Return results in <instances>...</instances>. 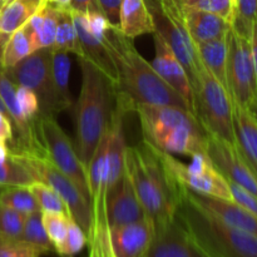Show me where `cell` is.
Wrapping results in <instances>:
<instances>
[{
	"instance_id": "7bdbcfd3",
	"label": "cell",
	"mask_w": 257,
	"mask_h": 257,
	"mask_svg": "<svg viewBox=\"0 0 257 257\" xmlns=\"http://www.w3.org/2000/svg\"><path fill=\"white\" fill-rule=\"evenodd\" d=\"M0 141L10 143V146L14 142V130H13V124L9 118L5 117L3 113H0Z\"/></svg>"
},
{
	"instance_id": "8d00e7d4",
	"label": "cell",
	"mask_w": 257,
	"mask_h": 257,
	"mask_svg": "<svg viewBox=\"0 0 257 257\" xmlns=\"http://www.w3.org/2000/svg\"><path fill=\"white\" fill-rule=\"evenodd\" d=\"M233 4H235L233 0H188L187 3H185V5L187 7L212 13V14L228 20L230 23L233 15Z\"/></svg>"
},
{
	"instance_id": "74e56055",
	"label": "cell",
	"mask_w": 257,
	"mask_h": 257,
	"mask_svg": "<svg viewBox=\"0 0 257 257\" xmlns=\"http://www.w3.org/2000/svg\"><path fill=\"white\" fill-rule=\"evenodd\" d=\"M17 100L23 115L29 122H33L40 114L39 99L34 90L17 85Z\"/></svg>"
},
{
	"instance_id": "8992f818",
	"label": "cell",
	"mask_w": 257,
	"mask_h": 257,
	"mask_svg": "<svg viewBox=\"0 0 257 257\" xmlns=\"http://www.w3.org/2000/svg\"><path fill=\"white\" fill-rule=\"evenodd\" d=\"M152 15L155 32L166 40L177 59L182 63L191 85L197 87L198 78L205 67L198 58L197 49L185 23L183 3L181 0H145Z\"/></svg>"
},
{
	"instance_id": "d6986e66",
	"label": "cell",
	"mask_w": 257,
	"mask_h": 257,
	"mask_svg": "<svg viewBox=\"0 0 257 257\" xmlns=\"http://www.w3.org/2000/svg\"><path fill=\"white\" fill-rule=\"evenodd\" d=\"M153 233V222L150 217L110 228L113 250L117 257H146Z\"/></svg>"
},
{
	"instance_id": "ba28073f",
	"label": "cell",
	"mask_w": 257,
	"mask_h": 257,
	"mask_svg": "<svg viewBox=\"0 0 257 257\" xmlns=\"http://www.w3.org/2000/svg\"><path fill=\"white\" fill-rule=\"evenodd\" d=\"M12 156L32 172L35 180L48 185L59 195L67 207L68 215L80 226L85 235H88L93 220L92 203L75 187L74 183L47 157L15 153H12Z\"/></svg>"
},
{
	"instance_id": "44dd1931",
	"label": "cell",
	"mask_w": 257,
	"mask_h": 257,
	"mask_svg": "<svg viewBox=\"0 0 257 257\" xmlns=\"http://www.w3.org/2000/svg\"><path fill=\"white\" fill-rule=\"evenodd\" d=\"M185 23L195 44L220 39L227 35L231 23L218 15L203 10L193 9L183 4Z\"/></svg>"
},
{
	"instance_id": "6da1fadb",
	"label": "cell",
	"mask_w": 257,
	"mask_h": 257,
	"mask_svg": "<svg viewBox=\"0 0 257 257\" xmlns=\"http://www.w3.org/2000/svg\"><path fill=\"white\" fill-rule=\"evenodd\" d=\"M118 73L115 103L127 113L140 104L173 105L191 112L187 102L171 88L140 54L131 38L109 25L102 37Z\"/></svg>"
},
{
	"instance_id": "277c9868",
	"label": "cell",
	"mask_w": 257,
	"mask_h": 257,
	"mask_svg": "<svg viewBox=\"0 0 257 257\" xmlns=\"http://www.w3.org/2000/svg\"><path fill=\"white\" fill-rule=\"evenodd\" d=\"M82 70V88L75 107V151L88 168L92 156L109 123L113 85L92 63L78 58Z\"/></svg>"
},
{
	"instance_id": "9a60e30c",
	"label": "cell",
	"mask_w": 257,
	"mask_h": 257,
	"mask_svg": "<svg viewBox=\"0 0 257 257\" xmlns=\"http://www.w3.org/2000/svg\"><path fill=\"white\" fill-rule=\"evenodd\" d=\"M155 34V59L151 63L161 78L187 102L191 113L196 115L195 92L182 63L158 33ZM197 118V117H196Z\"/></svg>"
},
{
	"instance_id": "3957f363",
	"label": "cell",
	"mask_w": 257,
	"mask_h": 257,
	"mask_svg": "<svg viewBox=\"0 0 257 257\" xmlns=\"http://www.w3.org/2000/svg\"><path fill=\"white\" fill-rule=\"evenodd\" d=\"M140 117L143 140L170 155H206L207 132L188 110L173 105L140 104L133 108Z\"/></svg>"
},
{
	"instance_id": "484cf974",
	"label": "cell",
	"mask_w": 257,
	"mask_h": 257,
	"mask_svg": "<svg viewBox=\"0 0 257 257\" xmlns=\"http://www.w3.org/2000/svg\"><path fill=\"white\" fill-rule=\"evenodd\" d=\"M93 220L87 235L89 257H117L110 240V227L107 218V207L93 208Z\"/></svg>"
},
{
	"instance_id": "ee69618b",
	"label": "cell",
	"mask_w": 257,
	"mask_h": 257,
	"mask_svg": "<svg viewBox=\"0 0 257 257\" xmlns=\"http://www.w3.org/2000/svg\"><path fill=\"white\" fill-rule=\"evenodd\" d=\"M70 10H77V12L82 13L100 12L97 0H72V3H70Z\"/></svg>"
},
{
	"instance_id": "9c48e42d",
	"label": "cell",
	"mask_w": 257,
	"mask_h": 257,
	"mask_svg": "<svg viewBox=\"0 0 257 257\" xmlns=\"http://www.w3.org/2000/svg\"><path fill=\"white\" fill-rule=\"evenodd\" d=\"M227 40V84L233 102L257 117V75L251 55L250 40L231 28Z\"/></svg>"
},
{
	"instance_id": "4dcf8cb0",
	"label": "cell",
	"mask_w": 257,
	"mask_h": 257,
	"mask_svg": "<svg viewBox=\"0 0 257 257\" xmlns=\"http://www.w3.org/2000/svg\"><path fill=\"white\" fill-rule=\"evenodd\" d=\"M0 202L24 216L40 211L33 193L30 192L29 188L24 186L5 187L0 193Z\"/></svg>"
},
{
	"instance_id": "603a6c76",
	"label": "cell",
	"mask_w": 257,
	"mask_h": 257,
	"mask_svg": "<svg viewBox=\"0 0 257 257\" xmlns=\"http://www.w3.org/2000/svg\"><path fill=\"white\" fill-rule=\"evenodd\" d=\"M119 30L131 39L155 33L152 15L145 0H122Z\"/></svg>"
},
{
	"instance_id": "d4e9b609",
	"label": "cell",
	"mask_w": 257,
	"mask_h": 257,
	"mask_svg": "<svg viewBox=\"0 0 257 257\" xmlns=\"http://www.w3.org/2000/svg\"><path fill=\"white\" fill-rule=\"evenodd\" d=\"M45 0H12L0 12V34L9 37L45 7Z\"/></svg>"
},
{
	"instance_id": "836d02e7",
	"label": "cell",
	"mask_w": 257,
	"mask_h": 257,
	"mask_svg": "<svg viewBox=\"0 0 257 257\" xmlns=\"http://www.w3.org/2000/svg\"><path fill=\"white\" fill-rule=\"evenodd\" d=\"M34 176L24 165L15 160L12 155L4 162H0V186H24L29 187L35 182Z\"/></svg>"
},
{
	"instance_id": "f1b7e54d",
	"label": "cell",
	"mask_w": 257,
	"mask_h": 257,
	"mask_svg": "<svg viewBox=\"0 0 257 257\" xmlns=\"http://www.w3.org/2000/svg\"><path fill=\"white\" fill-rule=\"evenodd\" d=\"M58 22H59V10L47 4L39 13H37L34 17L28 20V23L37 32L40 48L53 49L55 34H57Z\"/></svg>"
},
{
	"instance_id": "83f0119b",
	"label": "cell",
	"mask_w": 257,
	"mask_h": 257,
	"mask_svg": "<svg viewBox=\"0 0 257 257\" xmlns=\"http://www.w3.org/2000/svg\"><path fill=\"white\" fill-rule=\"evenodd\" d=\"M53 49L65 53H73L77 58H83V49L73 23L70 9L59 10V22L55 34Z\"/></svg>"
},
{
	"instance_id": "f6af8a7d",
	"label": "cell",
	"mask_w": 257,
	"mask_h": 257,
	"mask_svg": "<svg viewBox=\"0 0 257 257\" xmlns=\"http://www.w3.org/2000/svg\"><path fill=\"white\" fill-rule=\"evenodd\" d=\"M250 48H251V55H252L253 65H255L256 75H257V23H255L252 27V32H251L250 37Z\"/></svg>"
},
{
	"instance_id": "7c38bea8",
	"label": "cell",
	"mask_w": 257,
	"mask_h": 257,
	"mask_svg": "<svg viewBox=\"0 0 257 257\" xmlns=\"http://www.w3.org/2000/svg\"><path fill=\"white\" fill-rule=\"evenodd\" d=\"M156 152L168 172L181 186L205 195L232 200L227 180L213 167L207 155L198 153L192 156V162L186 165L172 155L163 152L158 148H156Z\"/></svg>"
},
{
	"instance_id": "e575fe53",
	"label": "cell",
	"mask_w": 257,
	"mask_h": 257,
	"mask_svg": "<svg viewBox=\"0 0 257 257\" xmlns=\"http://www.w3.org/2000/svg\"><path fill=\"white\" fill-rule=\"evenodd\" d=\"M28 188H29L30 192L34 196L35 201H37L38 206H39L42 212L68 215V211L64 202H63L59 195L52 187H49L45 183L39 182V181H35Z\"/></svg>"
},
{
	"instance_id": "b9f144b4",
	"label": "cell",
	"mask_w": 257,
	"mask_h": 257,
	"mask_svg": "<svg viewBox=\"0 0 257 257\" xmlns=\"http://www.w3.org/2000/svg\"><path fill=\"white\" fill-rule=\"evenodd\" d=\"M102 14L112 27L119 28V13L122 0H97Z\"/></svg>"
},
{
	"instance_id": "d590c367",
	"label": "cell",
	"mask_w": 257,
	"mask_h": 257,
	"mask_svg": "<svg viewBox=\"0 0 257 257\" xmlns=\"http://www.w3.org/2000/svg\"><path fill=\"white\" fill-rule=\"evenodd\" d=\"M25 216L0 202V237L22 240Z\"/></svg>"
},
{
	"instance_id": "4316f807",
	"label": "cell",
	"mask_w": 257,
	"mask_h": 257,
	"mask_svg": "<svg viewBox=\"0 0 257 257\" xmlns=\"http://www.w3.org/2000/svg\"><path fill=\"white\" fill-rule=\"evenodd\" d=\"M70 60L68 53L60 50H52V77L55 97L60 109L67 110L73 107V98L69 88Z\"/></svg>"
},
{
	"instance_id": "ac0fdd59",
	"label": "cell",
	"mask_w": 257,
	"mask_h": 257,
	"mask_svg": "<svg viewBox=\"0 0 257 257\" xmlns=\"http://www.w3.org/2000/svg\"><path fill=\"white\" fill-rule=\"evenodd\" d=\"M70 13L82 45L83 59L92 63L99 72H102L114 88L118 83V73L107 47L103 40L97 39L90 32L87 13L77 12V10H70Z\"/></svg>"
},
{
	"instance_id": "bcb514c9",
	"label": "cell",
	"mask_w": 257,
	"mask_h": 257,
	"mask_svg": "<svg viewBox=\"0 0 257 257\" xmlns=\"http://www.w3.org/2000/svg\"><path fill=\"white\" fill-rule=\"evenodd\" d=\"M47 5L55 8L58 10H68L70 9V3L72 0H45Z\"/></svg>"
},
{
	"instance_id": "ffe728a7",
	"label": "cell",
	"mask_w": 257,
	"mask_h": 257,
	"mask_svg": "<svg viewBox=\"0 0 257 257\" xmlns=\"http://www.w3.org/2000/svg\"><path fill=\"white\" fill-rule=\"evenodd\" d=\"M235 145L248 167L257 176V117L232 100Z\"/></svg>"
},
{
	"instance_id": "f35d334b",
	"label": "cell",
	"mask_w": 257,
	"mask_h": 257,
	"mask_svg": "<svg viewBox=\"0 0 257 257\" xmlns=\"http://www.w3.org/2000/svg\"><path fill=\"white\" fill-rule=\"evenodd\" d=\"M85 243H87L85 232L70 216H68V233L63 257H73L77 255L83 250Z\"/></svg>"
},
{
	"instance_id": "5b68a950",
	"label": "cell",
	"mask_w": 257,
	"mask_h": 257,
	"mask_svg": "<svg viewBox=\"0 0 257 257\" xmlns=\"http://www.w3.org/2000/svg\"><path fill=\"white\" fill-rule=\"evenodd\" d=\"M176 217L207 257H257V236L226 225L181 193Z\"/></svg>"
},
{
	"instance_id": "5bb4252c",
	"label": "cell",
	"mask_w": 257,
	"mask_h": 257,
	"mask_svg": "<svg viewBox=\"0 0 257 257\" xmlns=\"http://www.w3.org/2000/svg\"><path fill=\"white\" fill-rule=\"evenodd\" d=\"M180 193L188 201H191L193 205L202 208L210 215L215 216L226 225L257 236V217L248 212L247 210L241 207L240 205H237L235 201L196 192L185 186H181Z\"/></svg>"
},
{
	"instance_id": "4fadbf2b",
	"label": "cell",
	"mask_w": 257,
	"mask_h": 257,
	"mask_svg": "<svg viewBox=\"0 0 257 257\" xmlns=\"http://www.w3.org/2000/svg\"><path fill=\"white\" fill-rule=\"evenodd\" d=\"M206 155L226 180L257 196V176L241 157L236 145L207 135Z\"/></svg>"
},
{
	"instance_id": "f5cc1de1",
	"label": "cell",
	"mask_w": 257,
	"mask_h": 257,
	"mask_svg": "<svg viewBox=\"0 0 257 257\" xmlns=\"http://www.w3.org/2000/svg\"><path fill=\"white\" fill-rule=\"evenodd\" d=\"M181 2H182V3H183V4H185V3H187V2H188V0H181Z\"/></svg>"
},
{
	"instance_id": "d6a6232c",
	"label": "cell",
	"mask_w": 257,
	"mask_h": 257,
	"mask_svg": "<svg viewBox=\"0 0 257 257\" xmlns=\"http://www.w3.org/2000/svg\"><path fill=\"white\" fill-rule=\"evenodd\" d=\"M68 216L62 213L42 212L43 225L50 242L54 246V251L60 256H64L65 241L68 233Z\"/></svg>"
},
{
	"instance_id": "816d5d0a",
	"label": "cell",
	"mask_w": 257,
	"mask_h": 257,
	"mask_svg": "<svg viewBox=\"0 0 257 257\" xmlns=\"http://www.w3.org/2000/svg\"><path fill=\"white\" fill-rule=\"evenodd\" d=\"M10 2H12V0H4V5L8 4V3H10Z\"/></svg>"
},
{
	"instance_id": "f907efd6",
	"label": "cell",
	"mask_w": 257,
	"mask_h": 257,
	"mask_svg": "<svg viewBox=\"0 0 257 257\" xmlns=\"http://www.w3.org/2000/svg\"><path fill=\"white\" fill-rule=\"evenodd\" d=\"M4 186H0V193H2L3 192V190H4Z\"/></svg>"
},
{
	"instance_id": "52a82bcc",
	"label": "cell",
	"mask_w": 257,
	"mask_h": 257,
	"mask_svg": "<svg viewBox=\"0 0 257 257\" xmlns=\"http://www.w3.org/2000/svg\"><path fill=\"white\" fill-rule=\"evenodd\" d=\"M196 117L207 135L235 145L232 99L225 87L203 68L195 88Z\"/></svg>"
},
{
	"instance_id": "e0dca14e",
	"label": "cell",
	"mask_w": 257,
	"mask_h": 257,
	"mask_svg": "<svg viewBox=\"0 0 257 257\" xmlns=\"http://www.w3.org/2000/svg\"><path fill=\"white\" fill-rule=\"evenodd\" d=\"M146 257H207L196 246L182 223L175 220L156 230Z\"/></svg>"
},
{
	"instance_id": "2e32d148",
	"label": "cell",
	"mask_w": 257,
	"mask_h": 257,
	"mask_svg": "<svg viewBox=\"0 0 257 257\" xmlns=\"http://www.w3.org/2000/svg\"><path fill=\"white\" fill-rule=\"evenodd\" d=\"M148 217L141 205L131 178L125 171L117 183L107 191V218L109 227L128 225Z\"/></svg>"
},
{
	"instance_id": "7402d4cb",
	"label": "cell",
	"mask_w": 257,
	"mask_h": 257,
	"mask_svg": "<svg viewBox=\"0 0 257 257\" xmlns=\"http://www.w3.org/2000/svg\"><path fill=\"white\" fill-rule=\"evenodd\" d=\"M38 49H42L39 38H38L34 28L27 22L23 27L13 32L8 38L7 43L3 48L2 59H0L2 68L10 69V68L15 67L18 63L29 57L32 53Z\"/></svg>"
},
{
	"instance_id": "1f68e13d",
	"label": "cell",
	"mask_w": 257,
	"mask_h": 257,
	"mask_svg": "<svg viewBox=\"0 0 257 257\" xmlns=\"http://www.w3.org/2000/svg\"><path fill=\"white\" fill-rule=\"evenodd\" d=\"M255 23H257V0H235L231 28L246 39H250Z\"/></svg>"
},
{
	"instance_id": "7a4b0ae2",
	"label": "cell",
	"mask_w": 257,
	"mask_h": 257,
	"mask_svg": "<svg viewBox=\"0 0 257 257\" xmlns=\"http://www.w3.org/2000/svg\"><path fill=\"white\" fill-rule=\"evenodd\" d=\"M124 166L153 230L172 222L180 203L181 185L165 167L156 148L145 140L133 147L127 146Z\"/></svg>"
},
{
	"instance_id": "681fc988",
	"label": "cell",
	"mask_w": 257,
	"mask_h": 257,
	"mask_svg": "<svg viewBox=\"0 0 257 257\" xmlns=\"http://www.w3.org/2000/svg\"><path fill=\"white\" fill-rule=\"evenodd\" d=\"M3 7H4V4H3V3H2V2H0V12H2Z\"/></svg>"
},
{
	"instance_id": "c3c4849f",
	"label": "cell",
	"mask_w": 257,
	"mask_h": 257,
	"mask_svg": "<svg viewBox=\"0 0 257 257\" xmlns=\"http://www.w3.org/2000/svg\"><path fill=\"white\" fill-rule=\"evenodd\" d=\"M8 35H4V34H0V59H2V53H3V48H4L5 43H7L8 40ZM0 67H2V64H0Z\"/></svg>"
},
{
	"instance_id": "8fae6325",
	"label": "cell",
	"mask_w": 257,
	"mask_h": 257,
	"mask_svg": "<svg viewBox=\"0 0 257 257\" xmlns=\"http://www.w3.org/2000/svg\"><path fill=\"white\" fill-rule=\"evenodd\" d=\"M52 50L49 48L38 49L15 67L4 69L15 85L34 90L43 115H55L62 112L53 85Z\"/></svg>"
},
{
	"instance_id": "7dc6e473",
	"label": "cell",
	"mask_w": 257,
	"mask_h": 257,
	"mask_svg": "<svg viewBox=\"0 0 257 257\" xmlns=\"http://www.w3.org/2000/svg\"><path fill=\"white\" fill-rule=\"evenodd\" d=\"M12 155V151H10V147L8 146L7 142L4 141H0V162H4Z\"/></svg>"
},
{
	"instance_id": "30bf717a",
	"label": "cell",
	"mask_w": 257,
	"mask_h": 257,
	"mask_svg": "<svg viewBox=\"0 0 257 257\" xmlns=\"http://www.w3.org/2000/svg\"><path fill=\"white\" fill-rule=\"evenodd\" d=\"M37 127L48 160L90 201L87 168L80 162L72 141L55 120L54 115L39 114L37 117Z\"/></svg>"
},
{
	"instance_id": "11a10c76",
	"label": "cell",
	"mask_w": 257,
	"mask_h": 257,
	"mask_svg": "<svg viewBox=\"0 0 257 257\" xmlns=\"http://www.w3.org/2000/svg\"><path fill=\"white\" fill-rule=\"evenodd\" d=\"M233 3H235V0H233Z\"/></svg>"
},
{
	"instance_id": "cb8c5ba5",
	"label": "cell",
	"mask_w": 257,
	"mask_h": 257,
	"mask_svg": "<svg viewBox=\"0 0 257 257\" xmlns=\"http://www.w3.org/2000/svg\"><path fill=\"white\" fill-rule=\"evenodd\" d=\"M203 67L227 89V40L226 37L196 44Z\"/></svg>"
},
{
	"instance_id": "db71d44e",
	"label": "cell",
	"mask_w": 257,
	"mask_h": 257,
	"mask_svg": "<svg viewBox=\"0 0 257 257\" xmlns=\"http://www.w3.org/2000/svg\"><path fill=\"white\" fill-rule=\"evenodd\" d=\"M0 2H2V3H3V4H4V0H0Z\"/></svg>"
},
{
	"instance_id": "60d3db41",
	"label": "cell",
	"mask_w": 257,
	"mask_h": 257,
	"mask_svg": "<svg viewBox=\"0 0 257 257\" xmlns=\"http://www.w3.org/2000/svg\"><path fill=\"white\" fill-rule=\"evenodd\" d=\"M227 182L231 191V196H232V201H235L237 205H240L241 207H243L257 217V196L251 193L250 191L245 190L241 186L231 182V181H227Z\"/></svg>"
},
{
	"instance_id": "ab89813d",
	"label": "cell",
	"mask_w": 257,
	"mask_h": 257,
	"mask_svg": "<svg viewBox=\"0 0 257 257\" xmlns=\"http://www.w3.org/2000/svg\"><path fill=\"white\" fill-rule=\"evenodd\" d=\"M39 252L22 240L0 237V257H40Z\"/></svg>"
},
{
	"instance_id": "f546056e",
	"label": "cell",
	"mask_w": 257,
	"mask_h": 257,
	"mask_svg": "<svg viewBox=\"0 0 257 257\" xmlns=\"http://www.w3.org/2000/svg\"><path fill=\"white\" fill-rule=\"evenodd\" d=\"M22 241L32 246L40 255L54 251V246L50 242L42 220V211H37L25 216Z\"/></svg>"
}]
</instances>
